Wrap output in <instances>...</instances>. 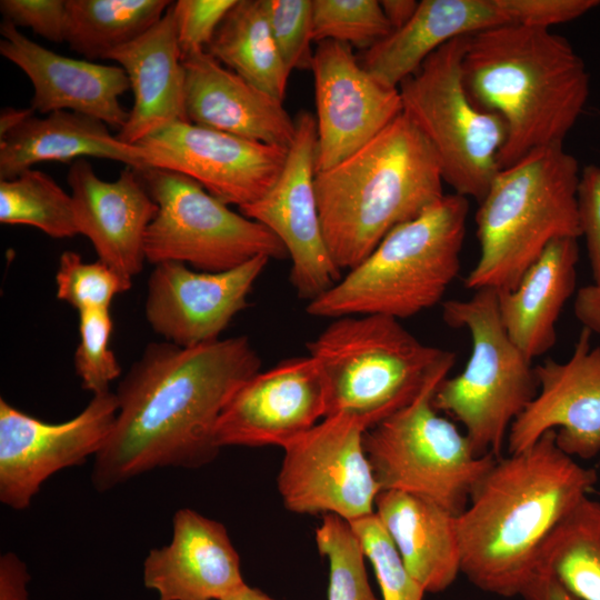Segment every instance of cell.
<instances>
[{"label":"cell","mask_w":600,"mask_h":600,"mask_svg":"<svg viewBox=\"0 0 600 600\" xmlns=\"http://www.w3.org/2000/svg\"><path fill=\"white\" fill-rule=\"evenodd\" d=\"M578 212L593 281L600 280V167L588 164L580 171Z\"/></svg>","instance_id":"cell-41"},{"label":"cell","mask_w":600,"mask_h":600,"mask_svg":"<svg viewBox=\"0 0 600 600\" xmlns=\"http://www.w3.org/2000/svg\"><path fill=\"white\" fill-rule=\"evenodd\" d=\"M597 480L557 446L554 430L498 457L457 516L461 573L486 592L521 596L544 541Z\"/></svg>","instance_id":"cell-2"},{"label":"cell","mask_w":600,"mask_h":600,"mask_svg":"<svg viewBox=\"0 0 600 600\" xmlns=\"http://www.w3.org/2000/svg\"><path fill=\"white\" fill-rule=\"evenodd\" d=\"M573 313L582 328L600 338V280L577 290Z\"/></svg>","instance_id":"cell-43"},{"label":"cell","mask_w":600,"mask_h":600,"mask_svg":"<svg viewBox=\"0 0 600 600\" xmlns=\"http://www.w3.org/2000/svg\"><path fill=\"white\" fill-rule=\"evenodd\" d=\"M377 517L411 577L426 592H441L461 572L457 516L426 498L383 490Z\"/></svg>","instance_id":"cell-28"},{"label":"cell","mask_w":600,"mask_h":600,"mask_svg":"<svg viewBox=\"0 0 600 600\" xmlns=\"http://www.w3.org/2000/svg\"><path fill=\"white\" fill-rule=\"evenodd\" d=\"M591 336L582 328L567 361L550 358L534 367L538 392L510 427L509 454L531 447L550 430L572 458L600 453V347L591 348Z\"/></svg>","instance_id":"cell-19"},{"label":"cell","mask_w":600,"mask_h":600,"mask_svg":"<svg viewBox=\"0 0 600 600\" xmlns=\"http://www.w3.org/2000/svg\"><path fill=\"white\" fill-rule=\"evenodd\" d=\"M349 523L373 567L382 600H422L424 589L408 572L376 512Z\"/></svg>","instance_id":"cell-37"},{"label":"cell","mask_w":600,"mask_h":600,"mask_svg":"<svg viewBox=\"0 0 600 600\" xmlns=\"http://www.w3.org/2000/svg\"><path fill=\"white\" fill-rule=\"evenodd\" d=\"M262 4L288 70H311L313 0H262Z\"/></svg>","instance_id":"cell-38"},{"label":"cell","mask_w":600,"mask_h":600,"mask_svg":"<svg viewBox=\"0 0 600 600\" xmlns=\"http://www.w3.org/2000/svg\"><path fill=\"white\" fill-rule=\"evenodd\" d=\"M599 4V0H422L407 24L363 51L358 60L377 80L398 88L452 39L506 26L551 28Z\"/></svg>","instance_id":"cell-13"},{"label":"cell","mask_w":600,"mask_h":600,"mask_svg":"<svg viewBox=\"0 0 600 600\" xmlns=\"http://www.w3.org/2000/svg\"><path fill=\"white\" fill-rule=\"evenodd\" d=\"M158 212L147 229L146 261H174L219 272L258 256L284 259L282 242L263 224L229 208L193 179L170 170H137Z\"/></svg>","instance_id":"cell-11"},{"label":"cell","mask_w":600,"mask_h":600,"mask_svg":"<svg viewBox=\"0 0 600 600\" xmlns=\"http://www.w3.org/2000/svg\"><path fill=\"white\" fill-rule=\"evenodd\" d=\"M0 12L16 28H30L52 42L64 41L66 0H1Z\"/></svg>","instance_id":"cell-40"},{"label":"cell","mask_w":600,"mask_h":600,"mask_svg":"<svg viewBox=\"0 0 600 600\" xmlns=\"http://www.w3.org/2000/svg\"><path fill=\"white\" fill-rule=\"evenodd\" d=\"M311 70L317 108V172L327 170L367 144L402 113L398 88L367 72L352 47L317 43Z\"/></svg>","instance_id":"cell-17"},{"label":"cell","mask_w":600,"mask_h":600,"mask_svg":"<svg viewBox=\"0 0 600 600\" xmlns=\"http://www.w3.org/2000/svg\"><path fill=\"white\" fill-rule=\"evenodd\" d=\"M206 51L252 86L283 101L291 72L274 42L262 0H238Z\"/></svg>","instance_id":"cell-29"},{"label":"cell","mask_w":600,"mask_h":600,"mask_svg":"<svg viewBox=\"0 0 600 600\" xmlns=\"http://www.w3.org/2000/svg\"><path fill=\"white\" fill-rule=\"evenodd\" d=\"M0 222L31 226L56 239L79 234L71 194L34 169L0 180Z\"/></svg>","instance_id":"cell-32"},{"label":"cell","mask_w":600,"mask_h":600,"mask_svg":"<svg viewBox=\"0 0 600 600\" xmlns=\"http://www.w3.org/2000/svg\"><path fill=\"white\" fill-rule=\"evenodd\" d=\"M391 32L380 1L313 0V42L333 40L366 51Z\"/></svg>","instance_id":"cell-34"},{"label":"cell","mask_w":600,"mask_h":600,"mask_svg":"<svg viewBox=\"0 0 600 600\" xmlns=\"http://www.w3.org/2000/svg\"><path fill=\"white\" fill-rule=\"evenodd\" d=\"M79 234L87 237L98 260L132 280L143 269L147 229L158 212L140 174L124 168L114 181L101 180L86 159L67 174Z\"/></svg>","instance_id":"cell-21"},{"label":"cell","mask_w":600,"mask_h":600,"mask_svg":"<svg viewBox=\"0 0 600 600\" xmlns=\"http://www.w3.org/2000/svg\"><path fill=\"white\" fill-rule=\"evenodd\" d=\"M537 570L579 600H600V502L580 500L544 541Z\"/></svg>","instance_id":"cell-31"},{"label":"cell","mask_w":600,"mask_h":600,"mask_svg":"<svg viewBox=\"0 0 600 600\" xmlns=\"http://www.w3.org/2000/svg\"><path fill=\"white\" fill-rule=\"evenodd\" d=\"M149 168L182 173L227 204L241 208L278 180L288 148L243 139L189 121L169 123L137 143Z\"/></svg>","instance_id":"cell-16"},{"label":"cell","mask_w":600,"mask_h":600,"mask_svg":"<svg viewBox=\"0 0 600 600\" xmlns=\"http://www.w3.org/2000/svg\"><path fill=\"white\" fill-rule=\"evenodd\" d=\"M327 388L312 357H294L258 371L224 406L217 446L286 447L327 416Z\"/></svg>","instance_id":"cell-18"},{"label":"cell","mask_w":600,"mask_h":600,"mask_svg":"<svg viewBox=\"0 0 600 600\" xmlns=\"http://www.w3.org/2000/svg\"><path fill=\"white\" fill-rule=\"evenodd\" d=\"M142 579L159 600H224L247 586L226 527L190 508L174 512L171 540L149 551Z\"/></svg>","instance_id":"cell-23"},{"label":"cell","mask_w":600,"mask_h":600,"mask_svg":"<svg viewBox=\"0 0 600 600\" xmlns=\"http://www.w3.org/2000/svg\"><path fill=\"white\" fill-rule=\"evenodd\" d=\"M307 349L326 382V417H353L367 429L409 403L449 352L381 314L336 318Z\"/></svg>","instance_id":"cell-7"},{"label":"cell","mask_w":600,"mask_h":600,"mask_svg":"<svg viewBox=\"0 0 600 600\" xmlns=\"http://www.w3.org/2000/svg\"><path fill=\"white\" fill-rule=\"evenodd\" d=\"M579 257L578 239H557L513 289L496 290L503 328L530 361L556 344L557 321L576 292Z\"/></svg>","instance_id":"cell-26"},{"label":"cell","mask_w":600,"mask_h":600,"mask_svg":"<svg viewBox=\"0 0 600 600\" xmlns=\"http://www.w3.org/2000/svg\"><path fill=\"white\" fill-rule=\"evenodd\" d=\"M112 330L110 310L79 313V343L73 364L82 389L92 394L110 391V383L121 373V367L109 348Z\"/></svg>","instance_id":"cell-36"},{"label":"cell","mask_w":600,"mask_h":600,"mask_svg":"<svg viewBox=\"0 0 600 600\" xmlns=\"http://www.w3.org/2000/svg\"><path fill=\"white\" fill-rule=\"evenodd\" d=\"M187 121L270 146H291L296 122L282 101L252 86L206 50L182 57Z\"/></svg>","instance_id":"cell-24"},{"label":"cell","mask_w":600,"mask_h":600,"mask_svg":"<svg viewBox=\"0 0 600 600\" xmlns=\"http://www.w3.org/2000/svg\"><path fill=\"white\" fill-rule=\"evenodd\" d=\"M468 198L444 194L392 229L357 267L307 304L317 318L381 314L411 318L442 301L460 271Z\"/></svg>","instance_id":"cell-6"},{"label":"cell","mask_w":600,"mask_h":600,"mask_svg":"<svg viewBox=\"0 0 600 600\" xmlns=\"http://www.w3.org/2000/svg\"><path fill=\"white\" fill-rule=\"evenodd\" d=\"M467 36L434 50L398 87L402 113L433 149L454 193L478 202L500 170L507 128L500 116L477 108L462 79Z\"/></svg>","instance_id":"cell-10"},{"label":"cell","mask_w":600,"mask_h":600,"mask_svg":"<svg viewBox=\"0 0 600 600\" xmlns=\"http://www.w3.org/2000/svg\"><path fill=\"white\" fill-rule=\"evenodd\" d=\"M386 18L392 31L402 28L414 16L419 1L414 0H383L380 1Z\"/></svg>","instance_id":"cell-45"},{"label":"cell","mask_w":600,"mask_h":600,"mask_svg":"<svg viewBox=\"0 0 600 600\" xmlns=\"http://www.w3.org/2000/svg\"><path fill=\"white\" fill-rule=\"evenodd\" d=\"M521 597L526 600H579L548 573L538 574Z\"/></svg>","instance_id":"cell-44"},{"label":"cell","mask_w":600,"mask_h":600,"mask_svg":"<svg viewBox=\"0 0 600 600\" xmlns=\"http://www.w3.org/2000/svg\"><path fill=\"white\" fill-rule=\"evenodd\" d=\"M454 362L449 351L418 394L366 430L362 441L381 491L419 496L459 516L498 457L477 456L466 433L437 413L434 392Z\"/></svg>","instance_id":"cell-8"},{"label":"cell","mask_w":600,"mask_h":600,"mask_svg":"<svg viewBox=\"0 0 600 600\" xmlns=\"http://www.w3.org/2000/svg\"><path fill=\"white\" fill-rule=\"evenodd\" d=\"M57 298L79 313L110 310L113 298L131 289L132 280L100 260L86 262L74 251H63L56 272Z\"/></svg>","instance_id":"cell-35"},{"label":"cell","mask_w":600,"mask_h":600,"mask_svg":"<svg viewBox=\"0 0 600 600\" xmlns=\"http://www.w3.org/2000/svg\"><path fill=\"white\" fill-rule=\"evenodd\" d=\"M34 111L31 108L16 109L4 108L0 113V139L6 137L13 129L19 127L23 121L33 116Z\"/></svg>","instance_id":"cell-46"},{"label":"cell","mask_w":600,"mask_h":600,"mask_svg":"<svg viewBox=\"0 0 600 600\" xmlns=\"http://www.w3.org/2000/svg\"><path fill=\"white\" fill-rule=\"evenodd\" d=\"M260 369L246 336L190 348L150 342L114 392L118 412L94 456V490H112L154 469L212 462L220 451L214 431L224 406Z\"/></svg>","instance_id":"cell-1"},{"label":"cell","mask_w":600,"mask_h":600,"mask_svg":"<svg viewBox=\"0 0 600 600\" xmlns=\"http://www.w3.org/2000/svg\"><path fill=\"white\" fill-rule=\"evenodd\" d=\"M579 178V162L563 144L500 169L474 216L480 254L464 287L511 290L552 241L580 238Z\"/></svg>","instance_id":"cell-5"},{"label":"cell","mask_w":600,"mask_h":600,"mask_svg":"<svg viewBox=\"0 0 600 600\" xmlns=\"http://www.w3.org/2000/svg\"><path fill=\"white\" fill-rule=\"evenodd\" d=\"M118 412L116 393L93 394L73 418L51 423L0 399V501L14 510L30 507L54 473L79 466L106 443Z\"/></svg>","instance_id":"cell-15"},{"label":"cell","mask_w":600,"mask_h":600,"mask_svg":"<svg viewBox=\"0 0 600 600\" xmlns=\"http://www.w3.org/2000/svg\"><path fill=\"white\" fill-rule=\"evenodd\" d=\"M224 600H276V599L269 597L267 593L262 592L261 590L257 588H252L247 584L240 591H238L237 593L232 594L231 597Z\"/></svg>","instance_id":"cell-47"},{"label":"cell","mask_w":600,"mask_h":600,"mask_svg":"<svg viewBox=\"0 0 600 600\" xmlns=\"http://www.w3.org/2000/svg\"><path fill=\"white\" fill-rule=\"evenodd\" d=\"M461 70L471 102L506 124L500 169L533 150L563 144L590 93L584 61L548 27L506 26L469 34Z\"/></svg>","instance_id":"cell-3"},{"label":"cell","mask_w":600,"mask_h":600,"mask_svg":"<svg viewBox=\"0 0 600 600\" xmlns=\"http://www.w3.org/2000/svg\"><path fill=\"white\" fill-rule=\"evenodd\" d=\"M367 427L344 414L323 418L283 447L278 490L299 514L371 516L381 488L363 449Z\"/></svg>","instance_id":"cell-12"},{"label":"cell","mask_w":600,"mask_h":600,"mask_svg":"<svg viewBox=\"0 0 600 600\" xmlns=\"http://www.w3.org/2000/svg\"><path fill=\"white\" fill-rule=\"evenodd\" d=\"M104 122L73 111L34 114L0 139V180H10L36 163L70 162L86 157L149 168V152L112 136Z\"/></svg>","instance_id":"cell-27"},{"label":"cell","mask_w":600,"mask_h":600,"mask_svg":"<svg viewBox=\"0 0 600 600\" xmlns=\"http://www.w3.org/2000/svg\"><path fill=\"white\" fill-rule=\"evenodd\" d=\"M316 543L329 561L328 600H378L368 580L363 549L348 521L324 514Z\"/></svg>","instance_id":"cell-33"},{"label":"cell","mask_w":600,"mask_h":600,"mask_svg":"<svg viewBox=\"0 0 600 600\" xmlns=\"http://www.w3.org/2000/svg\"><path fill=\"white\" fill-rule=\"evenodd\" d=\"M269 260L258 256L219 272L174 261L158 263L148 279L146 319L156 333L179 347L217 341L248 307V296Z\"/></svg>","instance_id":"cell-20"},{"label":"cell","mask_w":600,"mask_h":600,"mask_svg":"<svg viewBox=\"0 0 600 600\" xmlns=\"http://www.w3.org/2000/svg\"><path fill=\"white\" fill-rule=\"evenodd\" d=\"M172 4L169 0H66L64 42L93 61L138 39Z\"/></svg>","instance_id":"cell-30"},{"label":"cell","mask_w":600,"mask_h":600,"mask_svg":"<svg viewBox=\"0 0 600 600\" xmlns=\"http://www.w3.org/2000/svg\"><path fill=\"white\" fill-rule=\"evenodd\" d=\"M0 33V53L32 83L30 108L34 112L73 111L118 130L126 124L129 111L121 106L120 97L130 89V82L121 67L56 53L3 20Z\"/></svg>","instance_id":"cell-22"},{"label":"cell","mask_w":600,"mask_h":600,"mask_svg":"<svg viewBox=\"0 0 600 600\" xmlns=\"http://www.w3.org/2000/svg\"><path fill=\"white\" fill-rule=\"evenodd\" d=\"M238 0H178L171 12L182 57L206 50L218 27Z\"/></svg>","instance_id":"cell-39"},{"label":"cell","mask_w":600,"mask_h":600,"mask_svg":"<svg viewBox=\"0 0 600 600\" xmlns=\"http://www.w3.org/2000/svg\"><path fill=\"white\" fill-rule=\"evenodd\" d=\"M30 579L27 566L16 553L0 557V600H29Z\"/></svg>","instance_id":"cell-42"},{"label":"cell","mask_w":600,"mask_h":600,"mask_svg":"<svg viewBox=\"0 0 600 600\" xmlns=\"http://www.w3.org/2000/svg\"><path fill=\"white\" fill-rule=\"evenodd\" d=\"M443 183L433 149L403 113L352 154L317 172L321 227L337 267H357L392 229L441 200Z\"/></svg>","instance_id":"cell-4"},{"label":"cell","mask_w":600,"mask_h":600,"mask_svg":"<svg viewBox=\"0 0 600 600\" xmlns=\"http://www.w3.org/2000/svg\"><path fill=\"white\" fill-rule=\"evenodd\" d=\"M441 304L443 321L469 332L471 353L459 374L439 384L433 406L463 426L477 456L500 457L512 422L538 392L534 367L503 328L496 290Z\"/></svg>","instance_id":"cell-9"},{"label":"cell","mask_w":600,"mask_h":600,"mask_svg":"<svg viewBox=\"0 0 600 600\" xmlns=\"http://www.w3.org/2000/svg\"><path fill=\"white\" fill-rule=\"evenodd\" d=\"M283 169L270 190L240 213L268 228L291 260L290 283L308 303L331 289L342 277L326 243L317 203L316 117L301 111Z\"/></svg>","instance_id":"cell-14"},{"label":"cell","mask_w":600,"mask_h":600,"mask_svg":"<svg viewBox=\"0 0 600 600\" xmlns=\"http://www.w3.org/2000/svg\"><path fill=\"white\" fill-rule=\"evenodd\" d=\"M170 7L147 32L106 57L124 70L133 92L129 118L117 134L129 144L169 123L187 121L186 73Z\"/></svg>","instance_id":"cell-25"}]
</instances>
